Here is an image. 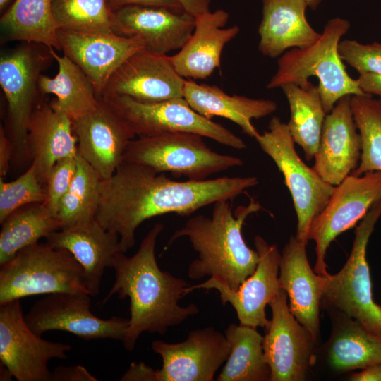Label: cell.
I'll list each match as a JSON object with an SVG mask.
<instances>
[{"instance_id": "obj_1", "label": "cell", "mask_w": 381, "mask_h": 381, "mask_svg": "<svg viewBox=\"0 0 381 381\" xmlns=\"http://www.w3.org/2000/svg\"><path fill=\"white\" fill-rule=\"evenodd\" d=\"M258 183L255 176L179 181L149 167L123 162L101 181L96 220L119 235L125 253L135 246V231L145 220L169 213L188 216L217 201H231Z\"/></svg>"}, {"instance_id": "obj_2", "label": "cell", "mask_w": 381, "mask_h": 381, "mask_svg": "<svg viewBox=\"0 0 381 381\" xmlns=\"http://www.w3.org/2000/svg\"><path fill=\"white\" fill-rule=\"evenodd\" d=\"M164 225L155 224L131 257L117 253L112 267L115 280L102 303L116 294L130 299L131 317L123 339L124 348L132 351L145 332L164 334L167 329L185 322L200 311L195 303L181 306L179 301L189 294L186 280L162 270L155 257L157 238Z\"/></svg>"}, {"instance_id": "obj_3", "label": "cell", "mask_w": 381, "mask_h": 381, "mask_svg": "<svg viewBox=\"0 0 381 381\" xmlns=\"http://www.w3.org/2000/svg\"><path fill=\"white\" fill-rule=\"evenodd\" d=\"M229 200L214 203L212 214L190 217L171 236L167 246L186 237L198 257L190 262L188 275L192 279L215 277L236 289L255 271L259 260L257 250L246 243L242 226L247 217L261 209L253 198L248 205L232 211Z\"/></svg>"}, {"instance_id": "obj_4", "label": "cell", "mask_w": 381, "mask_h": 381, "mask_svg": "<svg viewBox=\"0 0 381 381\" xmlns=\"http://www.w3.org/2000/svg\"><path fill=\"white\" fill-rule=\"evenodd\" d=\"M351 27L349 20L334 18L329 20L320 38L304 48H292L277 61V70L267 85V89L280 88L289 83L306 85L310 77L318 79V89L326 114L346 95L365 93L356 79L352 78L341 60L338 45Z\"/></svg>"}, {"instance_id": "obj_5", "label": "cell", "mask_w": 381, "mask_h": 381, "mask_svg": "<svg viewBox=\"0 0 381 381\" xmlns=\"http://www.w3.org/2000/svg\"><path fill=\"white\" fill-rule=\"evenodd\" d=\"M59 292L90 295L81 265L65 249L36 243L1 265L0 305L29 296Z\"/></svg>"}, {"instance_id": "obj_6", "label": "cell", "mask_w": 381, "mask_h": 381, "mask_svg": "<svg viewBox=\"0 0 381 381\" xmlns=\"http://www.w3.org/2000/svg\"><path fill=\"white\" fill-rule=\"evenodd\" d=\"M380 217L381 199L356 227L351 253L341 270L335 274L321 276L320 303L322 309L339 311L377 335H381V305L373 300L366 250Z\"/></svg>"}, {"instance_id": "obj_7", "label": "cell", "mask_w": 381, "mask_h": 381, "mask_svg": "<svg viewBox=\"0 0 381 381\" xmlns=\"http://www.w3.org/2000/svg\"><path fill=\"white\" fill-rule=\"evenodd\" d=\"M52 59L50 48L24 42L0 56V85L7 102L5 128L13 147L12 162L30 160L28 130L37 107L39 79Z\"/></svg>"}, {"instance_id": "obj_8", "label": "cell", "mask_w": 381, "mask_h": 381, "mask_svg": "<svg viewBox=\"0 0 381 381\" xmlns=\"http://www.w3.org/2000/svg\"><path fill=\"white\" fill-rule=\"evenodd\" d=\"M123 162L193 181L205 180L212 174L243 164L241 158L212 150L202 136L186 132L134 138L126 147Z\"/></svg>"}, {"instance_id": "obj_9", "label": "cell", "mask_w": 381, "mask_h": 381, "mask_svg": "<svg viewBox=\"0 0 381 381\" xmlns=\"http://www.w3.org/2000/svg\"><path fill=\"white\" fill-rule=\"evenodd\" d=\"M100 99L138 137L186 132L210 138L237 150L247 147L244 141L230 130L196 112L183 97L156 102H140L124 95H105Z\"/></svg>"}, {"instance_id": "obj_10", "label": "cell", "mask_w": 381, "mask_h": 381, "mask_svg": "<svg viewBox=\"0 0 381 381\" xmlns=\"http://www.w3.org/2000/svg\"><path fill=\"white\" fill-rule=\"evenodd\" d=\"M255 140L282 172L297 216L296 236L308 243L311 222L326 206L334 186L303 162L286 123L277 116L271 119L268 131L259 134Z\"/></svg>"}, {"instance_id": "obj_11", "label": "cell", "mask_w": 381, "mask_h": 381, "mask_svg": "<svg viewBox=\"0 0 381 381\" xmlns=\"http://www.w3.org/2000/svg\"><path fill=\"white\" fill-rule=\"evenodd\" d=\"M380 199V171L351 174L334 186L326 206L313 219L308 231V240L315 242L314 271L318 274H329L325 258L332 241L354 226Z\"/></svg>"}, {"instance_id": "obj_12", "label": "cell", "mask_w": 381, "mask_h": 381, "mask_svg": "<svg viewBox=\"0 0 381 381\" xmlns=\"http://www.w3.org/2000/svg\"><path fill=\"white\" fill-rule=\"evenodd\" d=\"M72 346L42 339L25 322L20 299L0 305V361L18 381H50L52 358L65 359Z\"/></svg>"}, {"instance_id": "obj_13", "label": "cell", "mask_w": 381, "mask_h": 381, "mask_svg": "<svg viewBox=\"0 0 381 381\" xmlns=\"http://www.w3.org/2000/svg\"><path fill=\"white\" fill-rule=\"evenodd\" d=\"M284 289L269 303L272 318L265 329L262 348L271 370V381H303L315 361L318 344L294 317Z\"/></svg>"}, {"instance_id": "obj_14", "label": "cell", "mask_w": 381, "mask_h": 381, "mask_svg": "<svg viewBox=\"0 0 381 381\" xmlns=\"http://www.w3.org/2000/svg\"><path fill=\"white\" fill-rule=\"evenodd\" d=\"M88 294L59 292L35 301L24 316L37 334L64 331L85 340L109 339L123 341L129 320L118 317L101 319L90 310Z\"/></svg>"}, {"instance_id": "obj_15", "label": "cell", "mask_w": 381, "mask_h": 381, "mask_svg": "<svg viewBox=\"0 0 381 381\" xmlns=\"http://www.w3.org/2000/svg\"><path fill=\"white\" fill-rule=\"evenodd\" d=\"M259 260L253 273L236 289H231L215 277L190 286L188 293L196 289H216L223 305L229 303L236 310L240 325L265 329L270 320L265 308L281 289L279 281L281 254L275 244H268L260 236L254 238Z\"/></svg>"}, {"instance_id": "obj_16", "label": "cell", "mask_w": 381, "mask_h": 381, "mask_svg": "<svg viewBox=\"0 0 381 381\" xmlns=\"http://www.w3.org/2000/svg\"><path fill=\"white\" fill-rule=\"evenodd\" d=\"M151 348L162 361L157 381H212L230 353L225 334L213 327L190 331L182 342L155 340Z\"/></svg>"}, {"instance_id": "obj_17", "label": "cell", "mask_w": 381, "mask_h": 381, "mask_svg": "<svg viewBox=\"0 0 381 381\" xmlns=\"http://www.w3.org/2000/svg\"><path fill=\"white\" fill-rule=\"evenodd\" d=\"M186 80L176 72L170 56L142 48L114 71L101 97L124 95L145 102L183 97Z\"/></svg>"}, {"instance_id": "obj_18", "label": "cell", "mask_w": 381, "mask_h": 381, "mask_svg": "<svg viewBox=\"0 0 381 381\" xmlns=\"http://www.w3.org/2000/svg\"><path fill=\"white\" fill-rule=\"evenodd\" d=\"M195 25L192 15L162 6L131 5L114 11V33L133 39L146 50L159 54L180 50Z\"/></svg>"}, {"instance_id": "obj_19", "label": "cell", "mask_w": 381, "mask_h": 381, "mask_svg": "<svg viewBox=\"0 0 381 381\" xmlns=\"http://www.w3.org/2000/svg\"><path fill=\"white\" fill-rule=\"evenodd\" d=\"M93 111L72 121L78 154L98 173L110 177L123 162L128 143L135 134L104 102Z\"/></svg>"}, {"instance_id": "obj_20", "label": "cell", "mask_w": 381, "mask_h": 381, "mask_svg": "<svg viewBox=\"0 0 381 381\" xmlns=\"http://www.w3.org/2000/svg\"><path fill=\"white\" fill-rule=\"evenodd\" d=\"M352 95L339 99L326 114L313 168L329 184L336 186L358 167L361 138L351 108Z\"/></svg>"}, {"instance_id": "obj_21", "label": "cell", "mask_w": 381, "mask_h": 381, "mask_svg": "<svg viewBox=\"0 0 381 381\" xmlns=\"http://www.w3.org/2000/svg\"><path fill=\"white\" fill-rule=\"evenodd\" d=\"M57 38L64 54L83 71L99 98L114 71L143 48L138 41L114 32L90 33L58 29Z\"/></svg>"}, {"instance_id": "obj_22", "label": "cell", "mask_w": 381, "mask_h": 381, "mask_svg": "<svg viewBox=\"0 0 381 381\" xmlns=\"http://www.w3.org/2000/svg\"><path fill=\"white\" fill-rule=\"evenodd\" d=\"M307 243L291 236L281 254L279 281L289 299V309L296 319L320 339L321 275L312 270L306 255Z\"/></svg>"}, {"instance_id": "obj_23", "label": "cell", "mask_w": 381, "mask_h": 381, "mask_svg": "<svg viewBox=\"0 0 381 381\" xmlns=\"http://www.w3.org/2000/svg\"><path fill=\"white\" fill-rule=\"evenodd\" d=\"M54 248L68 250L81 265L89 294L97 296L107 267H112L116 254L121 251L118 234L104 229L96 219L61 229L46 238Z\"/></svg>"}, {"instance_id": "obj_24", "label": "cell", "mask_w": 381, "mask_h": 381, "mask_svg": "<svg viewBox=\"0 0 381 381\" xmlns=\"http://www.w3.org/2000/svg\"><path fill=\"white\" fill-rule=\"evenodd\" d=\"M229 14L217 9L195 17L194 30L179 52L170 56L176 72L188 79H205L219 68L225 45L239 33L234 25L224 28Z\"/></svg>"}, {"instance_id": "obj_25", "label": "cell", "mask_w": 381, "mask_h": 381, "mask_svg": "<svg viewBox=\"0 0 381 381\" xmlns=\"http://www.w3.org/2000/svg\"><path fill=\"white\" fill-rule=\"evenodd\" d=\"M262 20L258 32V50L277 58L288 49L304 48L315 43L321 33L308 23L304 0H260Z\"/></svg>"}, {"instance_id": "obj_26", "label": "cell", "mask_w": 381, "mask_h": 381, "mask_svg": "<svg viewBox=\"0 0 381 381\" xmlns=\"http://www.w3.org/2000/svg\"><path fill=\"white\" fill-rule=\"evenodd\" d=\"M28 146L31 164L44 186L56 162L78 154L72 121L50 103L35 107L28 125Z\"/></svg>"}, {"instance_id": "obj_27", "label": "cell", "mask_w": 381, "mask_h": 381, "mask_svg": "<svg viewBox=\"0 0 381 381\" xmlns=\"http://www.w3.org/2000/svg\"><path fill=\"white\" fill-rule=\"evenodd\" d=\"M327 312L332 327L323 354L332 373L339 375L381 363V335L370 332L358 321L339 311Z\"/></svg>"}, {"instance_id": "obj_28", "label": "cell", "mask_w": 381, "mask_h": 381, "mask_svg": "<svg viewBox=\"0 0 381 381\" xmlns=\"http://www.w3.org/2000/svg\"><path fill=\"white\" fill-rule=\"evenodd\" d=\"M183 98L202 116L209 119L214 116L226 118L255 139L260 133L252 120L265 117L277 109V103L272 100L229 95L216 85L199 84L192 79L186 80Z\"/></svg>"}, {"instance_id": "obj_29", "label": "cell", "mask_w": 381, "mask_h": 381, "mask_svg": "<svg viewBox=\"0 0 381 381\" xmlns=\"http://www.w3.org/2000/svg\"><path fill=\"white\" fill-rule=\"evenodd\" d=\"M50 52L57 62L58 73L54 78L42 74L39 91L55 95L56 98L50 105L71 121L95 109L100 99L86 74L65 54L59 56L52 48Z\"/></svg>"}, {"instance_id": "obj_30", "label": "cell", "mask_w": 381, "mask_h": 381, "mask_svg": "<svg viewBox=\"0 0 381 381\" xmlns=\"http://www.w3.org/2000/svg\"><path fill=\"white\" fill-rule=\"evenodd\" d=\"M1 42L22 41L61 50L52 0H14L0 18Z\"/></svg>"}, {"instance_id": "obj_31", "label": "cell", "mask_w": 381, "mask_h": 381, "mask_svg": "<svg viewBox=\"0 0 381 381\" xmlns=\"http://www.w3.org/2000/svg\"><path fill=\"white\" fill-rule=\"evenodd\" d=\"M288 101L290 119L286 123L295 143L301 147L310 161L317 152L326 112L318 85L309 81L300 86L294 83L280 87Z\"/></svg>"}, {"instance_id": "obj_32", "label": "cell", "mask_w": 381, "mask_h": 381, "mask_svg": "<svg viewBox=\"0 0 381 381\" xmlns=\"http://www.w3.org/2000/svg\"><path fill=\"white\" fill-rule=\"evenodd\" d=\"M230 346L218 381H271V370L262 348L263 337L256 328L231 323L224 331Z\"/></svg>"}, {"instance_id": "obj_33", "label": "cell", "mask_w": 381, "mask_h": 381, "mask_svg": "<svg viewBox=\"0 0 381 381\" xmlns=\"http://www.w3.org/2000/svg\"><path fill=\"white\" fill-rule=\"evenodd\" d=\"M1 224L0 265L11 260L20 250L61 229L58 219L43 202L20 207Z\"/></svg>"}, {"instance_id": "obj_34", "label": "cell", "mask_w": 381, "mask_h": 381, "mask_svg": "<svg viewBox=\"0 0 381 381\" xmlns=\"http://www.w3.org/2000/svg\"><path fill=\"white\" fill-rule=\"evenodd\" d=\"M101 181L98 173L78 154L75 176L59 205L61 229L96 219Z\"/></svg>"}, {"instance_id": "obj_35", "label": "cell", "mask_w": 381, "mask_h": 381, "mask_svg": "<svg viewBox=\"0 0 381 381\" xmlns=\"http://www.w3.org/2000/svg\"><path fill=\"white\" fill-rule=\"evenodd\" d=\"M351 102L361 138L360 162L351 174L360 176L369 171H381V99L365 94L352 95Z\"/></svg>"}, {"instance_id": "obj_36", "label": "cell", "mask_w": 381, "mask_h": 381, "mask_svg": "<svg viewBox=\"0 0 381 381\" xmlns=\"http://www.w3.org/2000/svg\"><path fill=\"white\" fill-rule=\"evenodd\" d=\"M58 29L77 32H113L114 11L107 0H52Z\"/></svg>"}, {"instance_id": "obj_37", "label": "cell", "mask_w": 381, "mask_h": 381, "mask_svg": "<svg viewBox=\"0 0 381 381\" xmlns=\"http://www.w3.org/2000/svg\"><path fill=\"white\" fill-rule=\"evenodd\" d=\"M44 186L37 179L33 164L15 180L0 179V224L13 212L27 205L45 200Z\"/></svg>"}, {"instance_id": "obj_38", "label": "cell", "mask_w": 381, "mask_h": 381, "mask_svg": "<svg viewBox=\"0 0 381 381\" xmlns=\"http://www.w3.org/2000/svg\"><path fill=\"white\" fill-rule=\"evenodd\" d=\"M338 52L341 60L359 74H381V43L362 44L355 40H344L339 43Z\"/></svg>"}, {"instance_id": "obj_39", "label": "cell", "mask_w": 381, "mask_h": 381, "mask_svg": "<svg viewBox=\"0 0 381 381\" xmlns=\"http://www.w3.org/2000/svg\"><path fill=\"white\" fill-rule=\"evenodd\" d=\"M77 157L65 158L56 162L47 178L44 184L46 197L43 203L56 218L61 200L75 176Z\"/></svg>"}, {"instance_id": "obj_40", "label": "cell", "mask_w": 381, "mask_h": 381, "mask_svg": "<svg viewBox=\"0 0 381 381\" xmlns=\"http://www.w3.org/2000/svg\"><path fill=\"white\" fill-rule=\"evenodd\" d=\"M85 367L81 365L57 366L51 373L50 381H97Z\"/></svg>"}, {"instance_id": "obj_41", "label": "cell", "mask_w": 381, "mask_h": 381, "mask_svg": "<svg viewBox=\"0 0 381 381\" xmlns=\"http://www.w3.org/2000/svg\"><path fill=\"white\" fill-rule=\"evenodd\" d=\"M107 2L113 11L131 5L162 6L184 11L177 0H107Z\"/></svg>"}, {"instance_id": "obj_42", "label": "cell", "mask_w": 381, "mask_h": 381, "mask_svg": "<svg viewBox=\"0 0 381 381\" xmlns=\"http://www.w3.org/2000/svg\"><path fill=\"white\" fill-rule=\"evenodd\" d=\"M122 381H157L156 370L143 362L132 363L121 377Z\"/></svg>"}, {"instance_id": "obj_43", "label": "cell", "mask_w": 381, "mask_h": 381, "mask_svg": "<svg viewBox=\"0 0 381 381\" xmlns=\"http://www.w3.org/2000/svg\"><path fill=\"white\" fill-rule=\"evenodd\" d=\"M13 159V147L7 135L6 129L1 124L0 127V176L7 174L10 163Z\"/></svg>"}, {"instance_id": "obj_44", "label": "cell", "mask_w": 381, "mask_h": 381, "mask_svg": "<svg viewBox=\"0 0 381 381\" xmlns=\"http://www.w3.org/2000/svg\"><path fill=\"white\" fill-rule=\"evenodd\" d=\"M356 80L365 93L376 95L381 99V74L361 73Z\"/></svg>"}, {"instance_id": "obj_45", "label": "cell", "mask_w": 381, "mask_h": 381, "mask_svg": "<svg viewBox=\"0 0 381 381\" xmlns=\"http://www.w3.org/2000/svg\"><path fill=\"white\" fill-rule=\"evenodd\" d=\"M183 10L195 18L210 11L211 0H177Z\"/></svg>"}, {"instance_id": "obj_46", "label": "cell", "mask_w": 381, "mask_h": 381, "mask_svg": "<svg viewBox=\"0 0 381 381\" xmlns=\"http://www.w3.org/2000/svg\"><path fill=\"white\" fill-rule=\"evenodd\" d=\"M351 381H381V363L361 369L349 376Z\"/></svg>"}, {"instance_id": "obj_47", "label": "cell", "mask_w": 381, "mask_h": 381, "mask_svg": "<svg viewBox=\"0 0 381 381\" xmlns=\"http://www.w3.org/2000/svg\"><path fill=\"white\" fill-rule=\"evenodd\" d=\"M308 7H310L312 10H315L321 3L322 0H304Z\"/></svg>"}, {"instance_id": "obj_48", "label": "cell", "mask_w": 381, "mask_h": 381, "mask_svg": "<svg viewBox=\"0 0 381 381\" xmlns=\"http://www.w3.org/2000/svg\"><path fill=\"white\" fill-rule=\"evenodd\" d=\"M14 0H0V11L2 13L4 12Z\"/></svg>"}]
</instances>
